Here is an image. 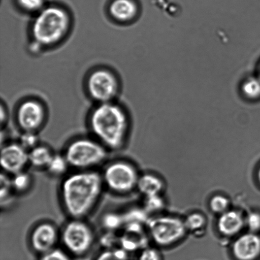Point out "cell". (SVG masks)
Segmentation results:
<instances>
[{
	"label": "cell",
	"instance_id": "obj_1",
	"mask_svg": "<svg viewBox=\"0 0 260 260\" xmlns=\"http://www.w3.org/2000/svg\"><path fill=\"white\" fill-rule=\"evenodd\" d=\"M105 191L100 170H71L61 180L58 198L69 218L87 219Z\"/></svg>",
	"mask_w": 260,
	"mask_h": 260
},
{
	"label": "cell",
	"instance_id": "obj_2",
	"mask_svg": "<svg viewBox=\"0 0 260 260\" xmlns=\"http://www.w3.org/2000/svg\"><path fill=\"white\" fill-rule=\"evenodd\" d=\"M89 126L91 137L111 152L119 151L125 147L129 121L120 107L111 103L101 104L91 113Z\"/></svg>",
	"mask_w": 260,
	"mask_h": 260
},
{
	"label": "cell",
	"instance_id": "obj_3",
	"mask_svg": "<svg viewBox=\"0 0 260 260\" xmlns=\"http://www.w3.org/2000/svg\"><path fill=\"white\" fill-rule=\"evenodd\" d=\"M62 153L71 170H99L109 160L111 152L93 137L76 138L63 147Z\"/></svg>",
	"mask_w": 260,
	"mask_h": 260
},
{
	"label": "cell",
	"instance_id": "obj_4",
	"mask_svg": "<svg viewBox=\"0 0 260 260\" xmlns=\"http://www.w3.org/2000/svg\"><path fill=\"white\" fill-rule=\"evenodd\" d=\"M101 173L106 190L112 194L128 196L137 190L140 173L136 165L128 159L109 160Z\"/></svg>",
	"mask_w": 260,
	"mask_h": 260
},
{
	"label": "cell",
	"instance_id": "obj_5",
	"mask_svg": "<svg viewBox=\"0 0 260 260\" xmlns=\"http://www.w3.org/2000/svg\"><path fill=\"white\" fill-rule=\"evenodd\" d=\"M70 25V18L65 10L50 7L41 10L32 26V34L36 42L50 46L59 42Z\"/></svg>",
	"mask_w": 260,
	"mask_h": 260
},
{
	"label": "cell",
	"instance_id": "obj_6",
	"mask_svg": "<svg viewBox=\"0 0 260 260\" xmlns=\"http://www.w3.org/2000/svg\"><path fill=\"white\" fill-rule=\"evenodd\" d=\"M60 233L62 248L71 256L85 255L98 240L95 229L87 219L69 218Z\"/></svg>",
	"mask_w": 260,
	"mask_h": 260
},
{
	"label": "cell",
	"instance_id": "obj_7",
	"mask_svg": "<svg viewBox=\"0 0 260 260\" xmlns=\"http://www.w3.org/2000/svg\"><path fill=\"white\" fill-rule=\"evenodd\" d=\"M147 226L150 240L155 245L164 248L180 243L188 234L183 218L176 215L152 216Z\"/></svg>",
	"mask_w": 260,
	"mask_h": 260
},
{
	"label": "cell",
	"instance_id": "obj_8",
	"mask_svg": "<svg viewBox=\"0 0 260 260\" xmlns=\"http://www.w3.org/2000/svg\"><path fill=\"white\" fill-rule=\"evenodd\" d=\"M60 229L49 221H40L30 230L29 244L32 251L42 255L57 248L60 243Z\"/></svg>",
	"mask_w": 260,
	"mask_h": 260
},
{
	"label": "cell",
	"instance_id": "obj_9",
	"mask_svg": "<svg viewBox=\"0 0 260 260\" xmlns=\"http://www.w3.org/2000/svg\"><path fill=\"white\" fill-rule=\"evenodd\" d=\"M88 90L92 98L102 104L111 103L118 91V84L115 76L109 71H95L88 80Z\"/></svg>",
	"mask_w": 260,
	"mask_h": 260
},
{
	"label": "cell",
	"instance_id": "obj_10",
	"mask_svg": "<svg viewBox=\"0 0 260 260\" xmlns=\"http://www.w3.org/2000/svg\"><path fill=\"white\" fill-rule=\"evenodd\" d=\"M0 162L2 172L10 176L29 167V152L18 141L5 142L2 144Z\"/></svg>",
	"mask_w": 260,
	"mask_h": 260
},
{
	"label": "cell",
	"instance_id": "obj_11",
	"mask_svg": "<svg viewBox=\"0 0 260 260\" xmlns=\"http://www.w3.org/2000/svg\"><path fill=\"white\" fill-rule=\"evenodd\" d=\"M44 119V109L37 101H25L18 109L17 123L22 132H37L42 126Z\"/></svg>",
	"mask_w": 260,
	"mask_h": 260
},
{
	"label": "cell",
	"instance_id": "obj_12",
	"mask_svg": "<svg viewBox=\"0 0 260 260\" xmlns=\"http://www.w3.org/2000/svg\"><path fill=\"white\" fill-rule=\"evenodd\" d=\"M232 253L237 260H256L260 256V235L247 231L234 238Z\"/></svg>",
	"mask_w": 260,
	"mask_h": 260
},
{
	"label": "cell",
	"instance_id": "obj_13",
	"mask_svg": "<svg viewBox=\"0 0 260 260\" xmlns=\"http://www.w3.org/2000/svg\"><path fill=\"white\" fill-rule=\"evenodd\" d=\"M246 214L239 209L231 208L218 216L216 229L224 238H235L246 229Z\"/></svg>",
	"mask_w": 260,
	"mask_h": 260
},
{
	"label": "cell",
	"instance_id": "obj_14",
	"mask_svg": "<svg viewBox=\"0 0 260 260\" xmlns=\"http://www.w3.org/2000/svg\"><path fill=\"white\" fill-rule=\"evenodd\" d=\"M165 183L162 178L155 173L146 172L140 174L137 187L143 198L162 194Z\"/></svg>",
	"mask_w": 260,
	"mask_h": 260
},
{
	"label": "cell",
	"instance_id": "obj_15",
	"mask_svg": "<svg viewBox=\"0 0 260 260\" xmlns=\"http://www.w3.org/2000/svg\"><path fill=\"white\" fill-rule=\"evenodd\" d=\"M112 16L121 22H128L137 16L139 9L134 0H114L109 7Z\"/></svg>",
	"mask_w": 260,
	"mask_h": 260
},
{
	"label": "cell",
	"instance_id": "obj_16",
	"mask_svg": "<svg viewBox=\"0 0 260 260\" xmlns=\"http://www.w3.org/2000/svg\"><path fill=\"white\" fill-rule=\"evenodd\" d=\"M55 152L48 145L41 143L29 151V167L38 171H45Z\"/></svg>",
	"mask_w": 260,
	"mask_h": 260
},
{
	"label": "cell",
	"instance_id": "obj_17",
	"mask_svg": "<svg viewBox=\"0 0 260 260\" xmlns=\"http://www.w3.org/2000/svg\"><path fill=\"white\" fill-rule=\"evenodd\" d=\"M10 177L13 190L18 197L27 194L34 185V177L28 169L15 173Z\"/></svg>",
	"mask_w": 260,
	"mask_h": 260
},
{
	"label": "cell",
	"instance_id": "obj_18",
	"mask_svg": "<svg viewBox=\"0 0 260 260\" xmlns=\"http://www.w3.org/2000/svg\"><path fill=\"white\" fill-rule=\"evenodd\" d=\"M71 171L70 165L62 152H55L45 172L51 177L63 178Z\"/></svg>",
	"mask_w": 260,
	"mask_h": 260
},
{
	"label": "cell",
	"instance_id": "obj_19",
	"mask_svg": "<svg viewBox=\"0 0 260 260\" xmlns=\"http://www.w3.org/2000/svg\"><path fill=\"white\" fill-rule=\"evenodd\" d=\"M18 196L13 190L10 175L2 172L0 176V203L2 210H7L14 206Z\"/></svg>",
	"mask_w": 260,
	"mask_h": 260
},
{
	"label": "cell",
	"instance_id": "obj_20",
	"mask_svg": "<svg viewBox=\"0 0 260 260\" xmlns=\"http://www.w3.org/2000/svg\"><path fill=\"white\" fill-rule=\"evenodd\" d=\"M186 229L188 233L193 234H203L204 231L207 226V218L205 214L200 211H193L188 214L183 218Z\"/></svg>",
	"mask_w": 260,
	"mask_h": 260
},
{
	"label": "cell",
	"instance_id": "obj_21",
	"mask_svg": "<svg viewBox=\"0 0 260 260\" xmlns=\"http://www.w3.org/2000/svg\"><path fill=\"white\" fill-rule=\"evenodd\" d=\"M101 225L104 231L121 232L125 225L123 212L111 211L104 214L101 218Z\"/></svg>",
	"mask_w": 260,
	"mask_h": 260
},
{
	"label": "cell",
	"instance_id": "obj_22",
	"mask_svg": "<svg viewBox=\"0 0 260 260\" xmlns=\"http://www.w3.org/2000/svg\"><path fill=\"white\" fill-rule=\"evenodd\" d=\"M241 95L247 101H254L260 98V78L248 76L242 81Z\"/></svg>",
	"mask_w": 260,
	"mask_h": 260
},
{
	"label": "cell",
	"instance_id": "obj_23",
	"mask_svg": "<svg viewBox=\"0 0 260 260\" xmlns=\"http://www.w3.org/2000/svg\"><path fill=\"white\" fill-rule=\"evenodd\" d=\"M167 202L162 194L149 196L144 198L143 201V208L146 211L148 215L157 216L160 215L165 210Z\"/></svg>",
	"mask_w": 260,
	"mask_h": 260
},
{
	"label": "cell",
	"instance_id": "obj_24",
	"mask_svg": "<svg viewBox=\"0 0 260 260\" xmlns=\"http://www.w3.org/2000/svg\"><path fill=\"white\" fill-rule=\"evenodd\" d=\"M208 206L211 212L218 216L230 210L231 201L228 196L218 193L210 198Z\"/></svg>",
	"mask_w": 260,
	"mask_h": 260
},
{
	"label": "cell",
	"instance_id": "obj_25",
	"mask_svg": "<svg viewBox=\"0 0 260 260\" xmlns=\"http://www.w3.org/2000/svg\"><path fill=\"white\" fill-rule=\"evenodd\" d=\"M129 253L121 247L104 249L95 260H129Z\"/></svg>",
	"mask_w": 260,
	"mask_h": 260
},
{
	"label": "cell",
	"instance_id": "obj_26",
	"mask_svg": "<svg viewBox=\"0 0 260 260\" xmlns=\"http://www.w3.org/2000/svg\"><path fill=\"white\" fill-rule=\"evenodd\" d=\"M20 144L28 152L41 144L37 132H22L21 136L18 140Z\"/></svg>",
	"mask_w": 260,
	"mask_h": 260
},
{
	"label": "cell",
	"instance_id": "obj_27",
	"mask_svg": "<svg viewBox=\"0 0 260 260\" xmlns=\"http://www.w3.org/2000/svg\"><path fill=\"white\" fill-rule=\"evenodd\" d=\"M246 229L249 232L259 234L260 232V212L252 210L246 214Z\"/></svg>",
	"mask_w": 260,
	"mask_h": 260
},
{
	"label": "cell",
	"instance_id": "obj_28",
	"mask_svg": "<svg viewBox=\"0 0 260 260\" xmlns=\"http://www.w3.org/2000/svg\"><path fill=\"white\" fill-rule=\"evenodd\" d=\"M71 254L62 248H55L40 255V260H71Z\"/></svg>",
	"mask_w": 260,
	"mask_h": 260
},
{
	"label": "cell",
	"instance_id": "obj_29",
	"mask_svg": "<svg viewBox=\"0 0 260 260\" xmlns=\"http://www.w3.org/2000/svg\"><path fill=\"white\" fill-rule=\"evenodd\" d=\"M138 260H162V256L157 249L146 246L140 251Z\"/></svg>",
	"mask_w": 260,
	"mask_h": 260
},
{
	"label": "cell",
	"instance_id": "obj_30",
	"mask_svg": "<svg viewBox=\"0 0 260 260\" xmlns=\"http://www.w3.org/2000/svg\"><path fill=\"white\" fill-rule=\"evenodd\" d=\"M22 9L29 12H38L43 10V0H17Z\"/></svg>",
	"mask_w": 260,
	"mask_h": 260
},
{
	"label": "cell",
	"instance_id": "obj_31",
	"mask_svg": "<svg viewBox=\"0 0 260 260\" xmlns=\"http://www.w3.org/2000/svg\"><path fill=\"white\" fill-rule=\"evenodd\" d=\"M256 177H257V180H258V183H259V185H260V166H259L258 171H257Z\"/></svg>",
	"mask_w": 260,
	"mask_h": 260
},
{
	"label": "cell",
	"instance_id": "obj_32",
	"mask_svg": "<svg viewBox=\"0 0 260 260\" xmlns=\"http://www.w3.org/2000/svg\"><path fill=\"white\" fill-rule=\"evenodd\" d=\"M259 78H260V66L259 67Z\"/></svg>",
	"mask_w": 260,
	"mask_h": 260
}]
</instances>
